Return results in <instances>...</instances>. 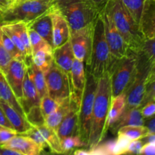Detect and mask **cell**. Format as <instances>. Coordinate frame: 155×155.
Segmentation results:
<instances>
[{
    "label": "cell",
    "instance_id": "1",
    "mask_svg": "<svg viewBox=\"0 0 155 155\" xmlns=\"http://www.w3.org/2000/svg\"><path fill=\"white\" fill-rule=\"evenodd\" d=\"M112 94L109 74L98 79L92 110L88 149H92L104 140L107 128V116Z\"/></svg>",
    "mask_w": 155,
    "mask_h": 155
},
{
    "label": "cell",
    "instance_id": "2",
    "mask_svg": "<svg viewBox=\"0 0 155 155\" xmlns=\"http://www.w3.org/2000/svg\"><path fill=\"white\" fill-rule=\"evenodd\" d=\"M102 9L110 17L129 49L139 52L145 38L139 25L124 6L122 0H107Z\"/></svg>",
    "mask_w": 155,
    "mask_h": 155
},
{
    "label": "cell",
    "instance_id": "3",
    "mask_svg": "<svg viewBox=\"0 0 155 155\" xmlns=\"http://www.w3.org/2000/svg\"><path fill=\"white\" fill-rule=\"evenodd\" d=\"M111 57L105 37L104 26L101 12L94 23L90 58L86 69L97 80L109 74Z\"/></svg>",
    "mask_w": 155,
    "mask_h": 155
},
{
    "label": "cell",
    "instance_id": "4",
    "mask_svg": "<svg viewBox=\"0 0 155 155\" xmlns=\"http://www.w3.org/2000/svg\"><path fill=\"white\" fill-rule=\"evenodd\" d=\"M53 2L68 22L71 33L92 24L101 12L88 0H56Z\"/></svg>",
    "mask_w": 155,
    "mask_h": 155
},
{
    "label": "cell",
    "instance_id": "5",
    "mask_svg": "<svg viewBox=\"0 0 155 155\" xmlns=\"http://www.w3.org/2000/svg\"><path fill=\"white\" fill-rule=\"evenodd\" d=\"M137 53L129 50L125 57L115 62L109 71L112 97L126 92L136 74Z\"/></svg>",
    "mask_w": 155,
    "mask_h": 155
},
{
    "label": "cell",
    "instance_id": "6",
    "mask_svg": "<svg viewBox=\"0 0 155 155\" xmlns=\"http://www.w3.org/2000/svg\"><path fill=\"white\" fill-rule=\"evenodd\" d=\"M86 85L79 109V136L87 148L98 80L86 69Z\"/></svg>",
    "mask_w": 155,
    "mask_h": 155
},
{
    "label": "cell",
    "instance_id": "7",
    "mask_svg": "<svg viewBox=\"0 0 155 155\" xmlns=\"http://www.w3.org/2000/svg\"><path fill=\"white\" fill-rule=\"evenodd\" d=\"M52 0H21L3 14L2 23H29L37 18L52 6Z\"/></svg>",
    "mask_w": 155,
    "mask_h": 155
},
{
    "label": "cell",
    "instance_id": "8",
    "mask_svg": "<svg viewBox=\"0 0 155 155\" xmlns=\"http://www.w3.org/2000/svg\"><path fill=\"white\" fill-rule=\"evenodd\" d=\"M151 66V62L142 53L138 52L136 74L128 89L124 92L126 98L124 110L138 107L141 105L145 94L147 77Z\"/></svg>",
    "mask_w": 155,
    "mask_h": 155
},
{
    "label": "cell",
    "instance_id": "9",
    "mask_svg": "<svg viewBox=\"0 0 155 155\" xmlns=\"http://www.w3.org/2000/svg\"><path fill=\"white\" fill-rule=\"evenodd\" d=\"M47 95L60 103L71 95L69 77L54 64L45 74Z\"/></svg>",
    "mask_w": 155,
    "mask_h": 155
},
{
    "label": "cell",
    "instance_id": "10",
    "mask_svg": "<svg viewBox=\"0 0 155 155\" xmlns=\"http://www.w3.org/2000/svg\"><path fill=\"white\" fill-rule=\"evenodd\" d=\"M101 14L103 18V21H104L106 40L108 44L110 57H111L110 70L114 64L119 61L120 59L125 57L130 49H129L125 41L123 39L120 33L115 27L113 21L109 16L108 14L103 9L101 10Z\"/></svg>",
    "mask_w": 155,
    "mask_h": 155
},
{
    "label": "cell",
    "instance_id": "11",
    "mask_svg": "<svg viewBox=\"0 0 155 155\" xmlns=\"http://www.w3.org/2000/svg\"><path fill=\"white\" fill-rule=\"evenodd\" d=\"M94 21L92 24L71 33L70 42L72 46L74 58L83 61L86 66L89 62L93 36Z\"/></svg>",
    "mask_w": 155,
    "mask_h": 155
},
{
    "label": "cell",
    "instance_id": "12",
    "mask_svg": "<svg viewBox=\"0 0 155 155\" xmlns=\"http://www.w3.org/2000/svg\"><path fill=\"white\" fill-rule=\"evenodd\" d=\"M28 66L24 61L12 59L5 76L18 101L22 98L23 83Z\"/></svg>",
    "mask_w": 155,
    "mask_h": 155
},
{
    "label": "cell",
    "instance_id": "13",
    "mask_svg": "<svg viewBox=\"0 0 155 155\" xmlns=\"http://www.w3.org/2000/svg\"><path fill=\"white\" fill-rule=\"evenodd\" d=\"M52 22V47L61 46L70 40L71 30L68 22L53 2L50 8Z\"/></svg>",
    "mask_w": 155,
    "mask_h": 155
},
{
    "label": "cell",
    "instance_id": "14",
    "mask_svg": "<svg viewBox=\"0 0 155 155\" xmlns=\"http://www.w3.org/2000/svg\"><path fill=\"white\" fill-rule=\"evenodd\" d=\"M71 96L74 100L72 107L56 130V133L60 139L69 136L79 135V109L80 102L71 95Z\"/></svg>",
    "mask_w": 155,
    "mask_h": 155
},
{
    "label": "cell",
    "instance_id": "15",
    "mask_svg": "<svg viewBox=\"0 0 155 155\" xmlns=\"http://www.w3.org/2000/svg\"><path fill=\"white\" fill-rule=\"evenodd\" d=\"M71 86V95L79 102L81 101L82 95L86 85V65L83 61L74 59L69 74Z\"/></svg>",
    "mask_w": 155,
    "mask_h": 155
},
{
    "label": "cell",
    "instance_id": "16",
    "mask_svg": "<svg viewBox=\"0 0 155 155\" xmlns=\"http://www.w3.org/2000/svg\"><path fill=\"white\" fill-rule=\"evenodd\" d=\"M2 147L14 150L21 155H39L44 151L33 139L21 134H17Z\"/></svg>",
    "mask_w": 155,
    "mask_h": 155
},
{
    "label": "cell",
    "instance_id": "17",
    "mask_svg": "<svg viewBox=\"0 0 155 155\" xmlns=\"http://www.w3.org/2000/svg\"><path fill=\"white\" fill-rule=\"evenodd\" d=\"M139 29L145 39L155 37L154 0H145L139 22Z\"/></svg>",
    "mask_w": 155,
    "mask_h": 155
},
{
    "label": "cell",
    "instance_id": "18",
    "mask_svg": "<svg viewBox=\"0 0 155 155\" xmlns=\"http://www.w3.org/2000/svg\"><path fill=\"white\" fill-rule=\"evenodd\" d=\"M20 104L24 110V114H27L31 107L39 106L40 104V97L36 89L34 83L27 69L23 83L22 98L19 101Z\"/></svg>",
    "mask_w": 155,
    "mask_h": 155
},
{
    "label": "cell",
    "instance_id": "19",
    "mask_svg": "<svg viewBox=\"0 0 155 155\" xmlns=\"http://www.w3.org/2000/svg\"><path fill=\"white\" fill-rule=\"evenodd\" d=\"M52 54L54 64L69 76L75 59L70 40L61 46L53 48Z\"/></svg>",
    "mask_w": 155,
    "mask_h": 155
},
{
    "label": "cell",
    "instance_id": "20",
    "mask_svg": "<svg viewBox=\"0 0 155 155\" xmlns=\"http://www.w3.org/2000/svg\"><path fill=\"white\" fill-rule=\"evenodd\" d=\"M50 8L33 21L27 23V25L29 28L34 30L52 46V22Z\"/></svg>",
    "mask_w": 155,
    "mask_h": 155
},
{
    "label": "cell",
    "instance_id": "21",
    "mask_svg": "<svg viewBox=\"0 0 155 155\" xmlns=\"http://www.w3.org/2000/svg\"><path fill=\"white\" fill-rule=\"evenodd\" d=\"M145 119L141 114L140 107H134L130 110H124L120 116L117 120L111 125L109 128L113 134L117 133L118 130L123 127L126 126H142L144 125Z\"/></svg>",
    "mask_w": 155,
    "mask_h": 155
},
{
    "label": "cell",
    "instance_id": "22",
    "mask_svg": "<svg viewBox=\"0 0 155 155\" xmlns=\"http://www.w3.org/2000/svg\"><path fill=\"white\" fill-rule=\"evenodd\" d=\"M0 106L3 109L8 120L18 134H23L32 127L24 116L18 113L6 101L0 99Z\"/></svg>",
    "mask_w": 155,
    "mask_h": 155
},
{
    "label": "cell",
    "instance_id": "23",
    "mask_svg": "<svg viewBox=\"0 0 155 155\" xmlns=\"http://www.w3.org/2000/svg\"><path fill=\"white\" fill-rule=\"evenodd\" d=\"M73 101H74L73 98L70 96L69 98H66L63 101L59 103L57 109L45 119V125L56 132L59 124L63 120L64 117L68 114L72 107Z\"/></svg>",
    "mask_w": 155,
    "mask_h": 155
},
{
    "label": "cell",
    "instance_id": "24",
    "mask_svg": "<svg viewBox=\"0 0 155 155\" xmlns=\"http://www.w3.org/2000/svg\"><path fill=\"white\" fill-rule=\"evenodd\" d=\"M0 99L6 101L12 107L15 109L19 114L26 118L25 114L19 101L15 97L13 91L11 89L5 74L0 71Z\"/></svg>",
    "mask_w": 155,
    "mask_h": 155
},
{
    "label": "cell",
    "instance_id": "25",
    "mask_svg": "<svg viewBox=\"0 0 155 155\" xmlns=\"http://www.w3.org/2000/svg\"><path fill=\"white\" fill-rule=\"evenodd\" d=\"M126 106V98L124 93L117 96L112 97L110 101V109L107 116V128H110L113 124H114L124 111Z\"/></svg>",
    "mask_w": 155,
    "mask_h": 155
},
{
    "label": "cell",
    "instance_id": "26",
    "mask_svg": "<svg viewBox=\"0 0 155 155\" xmlns=\"http://www.w3.org/2000/svg\"><path fill=\"white\" fill-rule=\"evenodd\" d=\"M37 128L45 139L48 148L51 153L64 154L61 145V139L58 136L56 132H54V130H51L45 124L37 127Z\"/></svg>",
    "mask_w": 155,
    "mask_h": 155
},
{
    "label": "cell",
    "instance_id": "27",
    "mask_svg": "<svg viewBox=\"0 0 155 155\" xmlns=\"http://www.w3.org/2000/svg\"><path fill=\"white\" fill-rule=\"evenodd\" d=\"M52 51L53 50L41 49L35 52L32 55L33 63L44 74L48 72V70L54 64Z\"/></svg>",
    "mask_w": 155,
    "mask_h": 155
},
{
    "label": "cell",
    "instance_id": "28",
    "mask_svg": "<svg viewBox=\"0 0 155 155\" xmlns=\"http://www.w3.org/2000/svg\"><path fill=\"white\" fill-rule=\"evenodd\" d=\"M5 24L13 30L15 33L18 34L21 40L22 41L24 47H25L26 51H27V58L30 61H32V50L30 46V38H29L28 27L26 23L24 22H12V23H2Z\"/></svg>",
    "mask_w": 155,
    "mask_h": 155
},
{
    "label": "cell",
    "instance_id": "29",
    "mask_svg": "<svg viewBox=\"0 0 155 155\" xmlns=\"http://www.w3.org/2000/svg\"><path fill=\"white\" fill-rule=\"evenodd\" d=\"M28 72L36 86V89L41 99L42 97L47 95V86L46 83H45V74L33 63V61L28 66Z\"/></svg>",
    "mask_w": 155,
    "mask_h": 155
},
{
    "label": "cell",
    "instance_id": "30",
    "mask_svg": "<svg viewBox=\"0 0 155 155\" xmlns=\"http://www.w3.org/2000/svg\"><path fill=\"white\" fill-rule=\"evenodd\" d=\"M123 135L126 136L127 139L132 140H136V139H142V138L145 137L150 134L149 130L145 126H126L123 127L118 130L117 135Z\"/></svg>",
    "mask_w": 155,
    "mask_h": 155
},
{
    "label": "cell",
    "instance_id": "31",
    "mask_svg": "<svg viewBox=\"0 0 155 155\" xmlns=\"http://www.w3.org/2000/svg\"><path fill=\"white\" fill-rule=\"evenodd\" d=\"M28 33L32 50V55L35 52L41 49L53 50L52 46L49 43H48L42 36H39L34 30L28 27Z\"/></svg>",
    "mask_w": 155,
    "mask_h": 155
},
{
    "label": "cell",
    "instance_id": "32",
    "mask_svg": "<svg viewBox=\"0 0 155 155\" xmlns=\"http://www.w3.org/2000/svg\"><path fill=\"white\" fill-rule=\"evenodd\" d=\"M61 145L64 154L71 153L72 151L77 148H81L83 147L86 148V144L83 142L79 135L69 136L61 139Z\"/></svg>",
    "mask_w": 155,
    "mask_h": 155
},
{
    "label": "cell",
    "instance_id": "33",
    "mask_svg": "<svg viewBox=\"0 0 155 155\" xmlns=\"http://www.w3.org/2000/svg\"><path fill=\"white\" fill-rule=\"evenodd\" d=\"M2 38L3 45H4L6 51H8V53L12 57V58L21 61H24L27 64V61L25 56L20 51V50L15 45V43L12 42L11 38L3 30L2 33ZM27 66H28V64H27Z\"/></svg>",
    "mask_w": 155,
    "mask_h": 155
},
{
    "label": "cell",
    "instance_id": "34",
    "mask_svg": "<svg viewBox=\"0 0 155 155\" xmlns=\"http://www.w3.org/2000/svg\"><path fill=\"white\" fill-rule=\"evenodd\" d=\"M122 2L135 21L139 25L145 0H122Z\"/></svg>",
    "mask_w": 155,
    "mask_h": 155
},
{
    "label": "cell",
    "instance_id": "35",
    "mask_svg": "<svg viewBox=\"0 0 155 155\" xmlns=\"http://www.w3.org/2000/svg\"><path fill=\"white\" fill-rule=\"evenodd\" d=\"M116 139L101 142L92 149H88V155H114Z\"/></svg>",
    "mask_w": 155,
    "mask_h": 155
},
{
    "label": "cell",
    "instance_id": "36",
    "mask_svg": "<svg viewBox=\"0 0 155 155\" xmlns=\"http://www.w3.org/2000/svg\"><path fill=\"white\" fill-rule=\"evenodd\" d=\"M25 117L27 120L33 127H39L45 124V117L42 115L39 105L31 107L26 114Z\"/></svg>",
    "mask_w": 155,
    "mask_h": 155
},
{
    "label": "cell",
    "instance_id": "37",
    "mask_svg": "<svg viewBox=\"0 0 155 155\" xmlns=\"http://www.w3.org/2000/svg\"><path fill=\"white\" fill-rule=\"evenodd\" d=\"M58 105L59 103L54 99H53L52 98L48 96V95L42 97L40 99L39 107H40L41 111H42V115L45 117V119L48 117L50 114H51L57 109Z\"/></svg>",
    "mask_w": 155,
    "mask_h": 155
},
{
    "label": "cell",
    "instance_id": "38",
    "mask_svg": "<svg viewBox=\"0 0 155 155\" xmlns=\"http://www.w3.org/2000/svg\"><path fill=\"white\" fill-rule=\"evenodd\" d=\"M139 52L142 53L152 64L155 61V37L145 39Z\"/></svg>",
    "mask_w": 155,
    "mask_h": 155
},
{
    "label": "cell",
    "instance_id": "39",
    "mask_svg": "<svg viewBox=\"0 0 155 155\" xmlns=\"http://www.w3.org/2000/svg\"><path fill=\"white\" fill-rule=\"evenodd\" d=\"M21 135H24V136H27V137L30 138L31 139H33V140L39 146H40L43 150H45V148H48V145H47L45 139H44V137L42 136V135L41 134L39 130H38L37 127H35L32 126L27 131H26L25 133Z\"/></svg>",
    "mask_w": 155,
    "mask_h": 155
},
{
    "label": "cell",
    "instance_id": "40",
    "mask_svg": "<svg viewBox=\"0 0 155 155\" xmlns=\"http://www.w3.org/2000/svg\"><path fill=\"white\" fill-rule=\"evenodd\" d=\"M2 33V30L1 26H0V71L5 74L12 58L10 54L6 51L5 48L3 45Z\"/></svg>",
    "mask_w": 155,
    "mask_h": 155
},
{
    "label": "cell",
    "instance_id": "41",
    "mask_svg": "<svg viewBox=\"0 0 155 155\" xmlns=\"http://www.w3.org/2000/svg\"><path fill=\"white\" fill-rule=\"evenodd\" d=\"M114 146V155L125 154L130 140L123 135L117 134Z\"/></svg>",
    "mask_w": 155,
    "mask_h": 155
},
{
    "label": "cell",
    "instance_id": "42",
    "mask_svg": "<svg viewBox=\"0 0 155 155\" xmlns=\"http://www.w3.org/2000/svg\"><path fill=\"white\" fill-rule=\"evenodd\" d=\"M150 101H155V80L152 83L147 84L145 86V94L139 107Z\"/></svg>",
    "mask_w": 155,
    "mask_h": 155
},
{
    "label": "cell",
    "instance_id": "43",
    "mask_svg": "<svg viewBox=\"0 0 155 155\" xmlns=\"http://www.w3.org/2000/svg\"><path fill=\"white\" fill-rule=\"evenodd\" d=\"M144 145V142L142 139L130 141L125 154H140L141 149Z\"/></svg>",
    "mask_w": 155,
    "mask_h": 155
},
{
    "label": "cell",
    "instance_id": "44",
    "mask_svg": "<svg viewBox=\"0 0 155 155\" xmlns=\"http://www.w3.org/2000/svg\"><path fill=\"white\" fill-rule=\"evenodd\" d=\"M17 134L18 133H16V131L13 130H9L5 127L0 128V146L5 145Z\"/></svg>",
    "mask_w": 155,
    "mask_h": 155
},
{
    "label": "cell",
    "instance_id": "45",
    "mask_svg": "<svg viewBox=\"0 0 155 155\" xmlns=\"http://www.w3.org/2000/svg\"><path fill=\"white\" fill-rule=\"evenodd\" d=\"M141 114L144 119L150 117L155 114V101H150L140 107Z\"/></svg>",
    "mask_w": 155,
    "mask_h": 155
},
{
    "label": "cell",
    "instance_id": "46",
    "mask_svg": "<svg viewBox=\"0 0 155 155\" xmlns=\"http://www.w3.org/2000/svg\"><path fill=\"white\" fill-rule=\"evenodd\" d=\"M0 126L2 127H5V128L9 129V130H15L13 127L12 126V124H10V122L8 120L7 117H6L5 114L4 110L2 108L1 106H0Z\"/></svg>",
    "mask_w": 155,
    "mask_h": 155
},
{
    "label": "cell",
    "instance_id": "47",
    "mask_svg": "<svg viewBox=\"0 0 155 155\" xmlns=\"http://www.w3.org/2000/svg\"><path fill=\"white\" fill-rule=\"evenodd\" d=\"M144 126L148 129L150 134H155V114L145 119Z\"/></svg>",
    "mask_w": 155,
    "mask_h": 155
},
{
    "label": "cell",
    "instance_id": "48",
    "mask_svg": "<svg viewBox=\"0 0 155 155\" xmlns=\"http://www.w3.org/2000/svg\"><path fill=\"white\" fill-rule=\"evenodd\" d=\"M140 154L155 155V145L151 143H145L141 149Z\"/></svg>",
    "mask_w": 155,
    "mask_h": 155
},
{
    "label": "cell",
    "instance_id": "49",
    "mask_svg": "<svg viewBox=\"0 0 155 155\" xmlns=\"http://www.w3.org/2000/svg\"><path fill=\"white\" fill-rule=\"evenodd\" d=\"M16 2V0H0V11L3 13L8 11Z\"/></svg>",
    "mask_w": 155,
    "mask_h": 155
},
{
    "label": "cell",
    "instance_id": "50",
    "mask_svg": "<svg viewBox=\"0 0 155 155\" xmlns=\"http://www.w3.org/2000/svg\"><path fill=\"white\" fill-rule=\"evenodd\" d=\"M155 80V61L151 64V69H150L149 73H148V77L146 80V85L148 83H151Z\"/></svg>",
    "mask_w": 155,
    "mask_h": 155
},
{
    "label": "cell",
    "instance_id": "51",
    "mask_svg": "<svg viewBox=\"0 0 155 155\" xmlns=\"http://www.w3.org/2000/svg\"><path fill=\"white\" fill-rule=\"evenodd\" d=\"M0 155H21L18 152L5 148V147L0 146Z\"/></svg>",
    "mask_w": 155,
    "mask_h": 155
},
{
    "label": "cell",
    "instance_id": "52",
    "mask_svg": "<svg viewBox=\"0 0 155 155\" xmlns=\"http://www.w3.org/2000/svg\"><path fill=\"white\" fill-rule=\"evenodd\" d=\"M88 1L92 2L94 5L96 6V7L101 11V9H102V8L104 7V5H105L106 2H107V0H88Z\"/></svg>",
    "mask_w": 155,
    "mask_h": 155
},
{
    "label": "cell",
    "instance_id": "53",
    "mask_svg": "<svg viewBox=\"0 0 155 155\" xmlns=\"http://www.w3.org/2000/svg\"><path fill=\"white\" fill-rule=\"evenodd\" d=\"M142 140L143 141L144 144L151 143L155 145V134H149L145 137L142 138Z\"/></svg>",
    "mask_w": 155,
    "mask_h": 155
},
{
    "label": "cell",
    "instance_id": "54",
    "mask_svg": "<svg viewBox=\"0 0 155 155\" xmlns=\"http://www.w3.org/2000/svg\"><path fill=\"white\" fill-rule=\"evenodd\" d=\"M3 12H1V11H0V23L2 22V18H3Z\"/></svg>",
    "mask_w": 155,
    "mask_h": 155
},
{
    "label": "cell",
    "instance_id": "55",
    "mask_svg": "<svg viewBox=\"0 0 155 155\" xmlns=\"http://www.w3.org/2000/svg\"><path fill=\"white\" fill-rule=\"evenodd\" d=\"M18 1H21V0H16V2H18Z\"/></svg>",
    "mask_w": 155,
    "mask_h": 155
},
{
    "label": "cell",
    "instance_id": "56",
    "mask_svg": "<svg viewBox=\"0 0 155 155\" xmlns=\"http://www.w3.org/2000/svg\"><path fill=\"white\" fill-rule=\"evenodd\" d=\"M52 1H53V2H54V1H56V0H52Z\"/></svg>",
    "mask_w": 155,
    "mask_h": 155
},
{
    "label": "cell",
    "instance_id": "57",
    "mask_svg": "<svg viewBox=\"0 0 155 155\" xmlns=\"http://www.w3.org/2000/svg\"><path fill=\"white\" fill-rule=\"evenodd\" d=\"M2 127H1V126H0V128H2Z\"/></svg>",
    "mask_w": 155,
    "mask_h": 155
},
{
    "label": "cell",
    "instance_id": "58",
    "mask_svg": "<svg viewBox=\"0 0 155 155\" xmlns=\"http://www.w3.org/2000/svg\"><path fill=\"white\" fill-rule=\"evenodd\" d=\"M154 1H155V0H154Z\"/></svg>",
    "mask_w": 155,
    "mask_h": 155
}]
</instances>
